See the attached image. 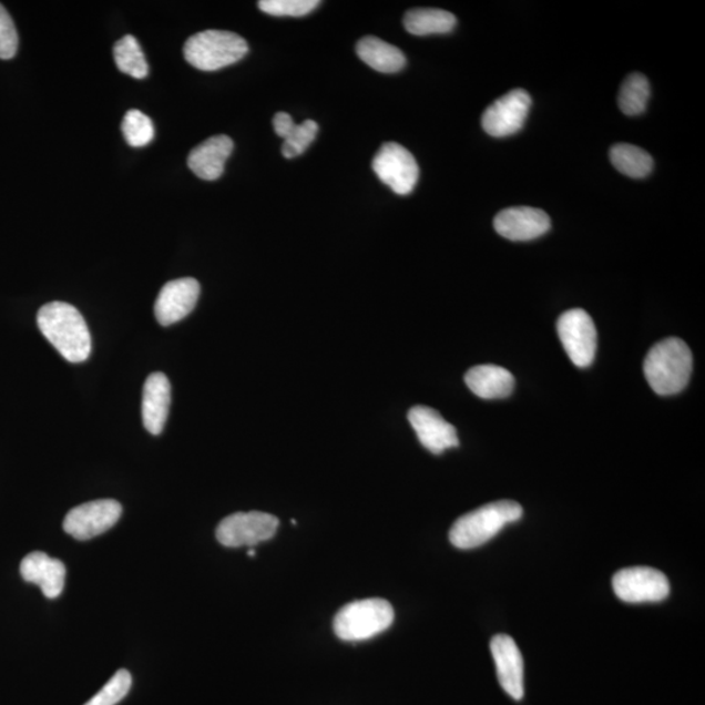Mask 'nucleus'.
<instances>
[{
  "label": "nucleus",
  "instance_id": "obj_1",
  "mask_svg": "<svg viewBox=\"0 0 705 705\" xmlns=\"http://www.w3.org/2000/svg\"><path fill=\"white\" fill-rule=\"evenodd\" d=\"M37 325L48 341L71 364L84 362L92 351V337L83 315L65 303H50L37 314Z\"/></svg>",
  "mask_w": 705,
  "mask_h": 705
},
{
  "label": "nucleus",
  "instance_id": "obj_2",
  "mask_svg": "<svg viewBox=\"0 0 705 705\" xmlns=\"http://www.w3.org/2000/svg\"><path fill=\"white\" fill-rule=\"evenodd\" d=\"M693 372V352L677 337L660 341L644 361V376L657 395L680 394L688 385Z\"/></svg>",
  "mask_w": 705,
  "mask_h": 705
},
{
  "label": "nucleus",
  "instance_id": "obj_3",
  "mask_svg": "<svg viewBox=\"0 0 705 705\" xmlns=\"http://www.w3.org/2000/svg\"><path fill=\"white\" fill-rule=\"evenodd\" d=\"M523 517V507L513 501H498L480 507L459 518L450 531L454 548L468 550L483 545L502 531L507 524Z\"/></svg>",
  "mask_w": 705,
  "mask_h": 705
},
{
  "label": "nucleus",
  "instance_id": "obj_4",
  "mask_svg": "<svg viewBox=\"0 0 705 705\" xmlns=\"http://www.w3.org/2000/svg\"><path fill=\"white\" fill-rule=\"evenodd\" d=\"M247 53V42L241 35L215 29L191 35L183 48L186 61L201 71L222 70Z\"/></svg>",
  "mask_w": 705,
  "mask_h": 705
},
{
  "label": "nucleus",
  "instance_id": "obj_5",
  "mask_svg": "<svg viewBox=\"0 0 705 705\" xmlns=\"http://www.w3.org/2000/svg\"><path fill=\"white\" fill-rule=\"evenodd\" d=\"M395 619L391 604L384 599H367L350 602L336 614L334 630L345 642H362L377 636L389 626Z\"/></svg>",
  "mask_w": 705,
  "mask_h": 705
},
{
  "label": "nucleus",
  "instance_id": "obj_6",
  "mask_svg": "<svg viewBox=\"0 0 705 705\" xmlns=\"http://www.w3.org/2000/svg\"><path fill=\"white\" fill-rule=\"evenodd\" d=\"M558 336L572 364L584 369L592 365L597 349V330L590 314L572 308L556 323Z\"/></svg>",
  "mask_w": 705,
  "mask_h": 705
},
{
  "label": "nucleus",
  "instance_id": "obj_7",
  "mask_svg": "<svg viewBox=\"0 0 705 705\" xmlns=\"http://www.w3.org/2000/svg\"><path fill=\"white\" fill-rule=\"evenodd\" d=\"M278 519L266 512H237L218 524L216 538L226 548L255 546L277 532Z\"/></svg>",
  "mask_w": 705,
  "mask_h": 705
},
{
  "label": "nucleus",
  "instance_id": "obj_8",
  "mask_svg": "<svg viewBox=\"0 0 705 705\" xmlns=\"http://www.w3.org/2000/svg\"><path fill=\"white\" fill-rule=\"evenodd\" d=\"M374 173L398 195H408L417 186L420 167L408 150L398 143L381 145L372 160Z\"/></svg>",
  "mask_w": 705,
  "mask_h": 705
},
{
  "label": "nucleus",
  "instance_id": "obj_9",
  "mask_svg": "<svg viewBox=\"0 0 705 705\" xmlns=\"http://www.w3.org/2000/svg\"><path fill=\"white\" fill-rule=\"evenodd\" d=\"M122 517V505L114 499H99L72 509L64 518V532L79 541L98 538L112 529Z\"/></svg>",
  "mask_w": 705,
  "mask_h": 705
},
{
  "label": "nucleus",
  "instance_id": "obj_10",
  "mask_svg": "<svg viewBox=\"0 0 705 705\" xmlns=\"http://www.w3.org/2000/svg\"><path fill=\"white\" fill-rule=\"evenodd\" d=\"M613 590L616 597L627 604L660 602L670 596L671 583L661 572L651 568H630L615 572Z\"/></svg>",
  "mask_w": 705,
  "mask_h": 705
},
{
  "label": "nucleus",
  "instance_id": "obj_11",
  "mask_svg": "<svg viewBox=\"0 0 705 705\" xmlns=\"http://www.w3.org/2000/svg\"><path fill=\"white\" fill-rule=\"evenodd\" d=\"M531 106V95L524 90H512L484 110L482 127L494 137L517 134L523 129Z\"/></svg>",
  "mask_w": 705,
  "mask_h": 705
},
{
  "label": "nucleus",
  "instance_id": "obj_12",
  "mask_svg": "<svg viewBox=\"0 0 705 705\" xmlns=\"http://www.w3.org/2000/svg\"><path fill=\"white\" fill-rule=\"evenodd\" d=\"M201 296V284L193 277L168 282L160 290L154 315L161 326L168 327L193 313Z\"/></svg>",
  "mask_w": 705,
  "mask_h": 705
},
{
  "label": "nucleus",
  "instance_id": "obj_13",
  "mask_svg": "<svg viewBox=\"0 0 705 705\" xmlns=\"http://www.w3.org/2000/svg\"><path fill=\"white\" fill-rule=\"evenodd\" d=\"M490 651L497 666L499 685L512 699H523L524 661L517 642L509 635L498 634L491 638Z\"/></svg>",
  "mask_w": 705,
  "mask_h": 705
},
{
  "label": "nucleus",
  "instance_id": "obj_14",
  "mask_svg": "<svg viewBox=\"0 0 705 705\" xmlns=\"http://www.w3.org/2000/svg\"><path fill=\"white\" fill-rule=\"evenodd\" d=\"M408 420L421 445L431 453L440 454L459 446L457 429L436 409L417 406L409 410Z\"/></svg>",
  "mask_w": 705,
  "mask_h": 705
},
{
  "label": "nucleus",
  "instance_id": "obj_15",
  "mask_svg": "<svg viewBox=\"0 0 705 705\" xmlns=\"http://www.w3.org/2000/svg\"><path fill=\"white\" fill-rule=\"evenodd\" d=\"M550 218L545 212L531 207H513L499 212L494 227L499 235L510 241H532L549 232Z\"/></svg>",
  "mask_w": 705,
  "mask_h": 705
},
{
  "label": "nucleus",
  "instance_id": "obj_16",
  "mask_svg": "<svg viewBox=\"0 0 705 705\" xmlns=\"http://www.w3.org/2000/svg\"><path fill=\"white\" fill-rule=\"evenodd\" d=\"M65 565L47 553L28 554L20 564V574L25 582L39 585L45 597L61 596L65 584Z\"/></svg>",
  "mask_w": 705,
  "mask_h": 705
},
{
  "label": "nucleus",
  "instance_id": "obj_17",
  "mask_svg": "<svg viewBox=\"0 0 705 705\" xmlns=\"http://www.w3.org/2000/svg\"><path fill=\"white\" fill-rule=\"evenodd\" d=\"M172 402V386L163 372H153L145 380L142 415L146 431L160 436L165 428Z\"/></svg>",
  "mask_w": 705,
  "mask_h": 705
},
{
  "label": "nucleus",
  "instance_id": "obj_18",
  "mask_svg": "<svg viewBox=\"0 0 705 705\" xmlns=\"http://www.w3.org/2000/svg\"><path fill=\"white\" fill-rule=\"evenodd\" d=\"M234 149L229 136L217 135L191 151L187 164L196 176L204 181H216L223 175L225 163Z\"/></svg>",
  "mask_w": 705,
  "mask_h": 705
},
{
  "label": "nucleus",
  "instance_id": "obj_19",
  "mask_svg": "<svg viewBox=\"0 0 705 705\" xmlns=\"http://www.w3.org/2000/svg\"><path fill=\"white\" fill-rule=\"evenodd\" d=\"M466 384L479 398L495 400L509 398L515 387V378L504 367L480 365L466 374Z\"/></svg>",
  "mask_w": 705,
  "mask_h": 705
},
{
  "label": "nucleus",
  "instance_id": "obj_20",
  "mask_svg": "<svg viewBox=\"0 0 705 705\" xmlns=\"http://www.w3.org/2000/svg\"><path fill=\"white\" fill-rule=\"evenodd\" d=\"M276 134L284 139L283 154L285 159H294L303 154L318 135L317 122L307 120L296 124L288 113H277L274 117Z\"/></svg>",
  "mask_w": 705,
  "mask_h": 705
},
{
  "label": "nucleus",
  "instance_id": "obj_21",
  "mask_svg": "<svg viewBox=\"0 0 705 705\" xmlns=\"http://www.w3.org/2000/svg\"><path fill=\"white\" fill-rule=\"evenodd\" d=\"M356 51L362 62L384 73L399 72L407 63L406 55L400 49L389 45L386 41L374 35H367L359 40Z\"/></svg>",
  "mask_w": 705,
  "mask_h": 705
},
{
  "label": "nucleus",
  "instance_id": "obj_22",
  "mask_svg": "<svg viewBox=\"0 0 705 705\" xmlns=\"http://www.w3.org/2000/svg\"><path fill=\"white\" fill-rule=\"evenodd\" d=\"M403 25L415 35L446 34L457 27V18L443 10L416 9L407 12Z\"/></svg>",
  "mask_w": 705,
  "mask_h": 705
},
{
  "label": "nucleus",
  "instance_id": "obj_23",
  "mask_svg": "<svg viewBox=\"0 0 705 705\" xmlns=\"http://www.w3.org/2000/svg\"><path fill=\"white\" fill-rule=\"evenodd\" d=\"M611 160L616 171L631 178H644L653 168L648 153L631 144H616L611 151Z\"/></svg>",
  "mask_w": 705,
  "mask_h": 705
},
{
  "label": "nucleus",
  "instance_id": "obj_24",
  "mask_svg": "<svg viewBox=\"0 0 705 705\" xmlns=\"http://www.w3.org/2000/svg\"><path fill=\"white\" fill-rule=\"evenodd\" d=\"M113 51L117 70L134 79L149 76V62L134 35H124L115 43Z\"/></svg>",
  "mask_w": 705,
  "mask_h": 705
},
{
  "label": "nucleus",
  "instance_id": "obj_25",
  "mask_svg": "<svg viewBox=\"0 0 705 705\" xmlns=\"http://www.w3.org/2000/svg\"><path fill=\"white\" fill-rule=\"evenodd\" d=\"M651 95V88L648 79L641 73H633L626 80H624L620 98L619 104L622 112L626 115H638L642 114L648 104Z\"/></svg>",
  "mask_w": 705,
  "mask_h": 705
},
{
  "label": "nucleus",
  "instance_id": "obj_26",
  "mask_svg": "<svg viewBox=\"0 0 705 705\" xmlns=\"http://www.w3.org/2000/svg\"><path fill=\"white\" fill-rule=\"evenodd\" d=\"M122 132L126 142L134 149L149 145L154 137L151 117L136 109L129 110L126 115H124Z\"/></svg>",
  "mask_w": 705,
  "mask_h": 705
},
{
  "label": "nucleus",
  "instance_id": "obj_27",
  "mask_svg": "<svg viewBox=\"0 0 705 705\" xmlns=\"http://www.w3.org/2000/svg\"><path fill=\"white\" fill-rule=\"evenodd\" d=\"M132 687V677L126 670L117 671L104 687L84 705H116L127 696Z\"/></svg>",
  "mask_w": 705,
  "mask_h": 705
},
{
  "label": "nucleus",
  "instance_id": "obj_28",
  "mask_svg": "<svg viewBox=\"0 0 705 705\" xmlns=\"http://www.w3.org/2000/svg\"><path fill=\"white\" fill-rule=\"evenodd\" d=\"M320 4L318 0H260V11L270 17L300 18L313 12Z\"/></svg>",
  "mask_w": 705,
  "mask_h": 705
},
{
  "label": "nucleus",
  "instance_id": "obj_29",
  "mask_svg": "<svg viewBox=\"0 0 705 705\" xmlns=\"http://www.w3.org/2000/svg\"><path fill=\"white\" fill-rule=\"evenodd\" d=\"M19 35L9 11L0 3V59H12L18 53Z\"/></svg>",
  "mask_w": 705,
  "mask_h": 705
},
{
  "label": "nucleus",
  "instance_id": "obj_30",
  "mask_svg": "<svg viewBox=\"0 0 705 705\" xmlns=\"http://www.w3.org/2000/svg\"><path fill=\"white\" fill-rule=\"evenodd\" d=\"M248 556H255V552H254V550H249V552H248Z\"/></svg>",
  "mask_w": 705,
  "mask_h": 705
}]
</instances>
